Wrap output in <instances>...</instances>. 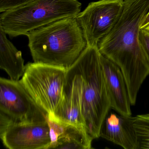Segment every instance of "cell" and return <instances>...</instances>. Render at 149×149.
I'll list each match as a JSON object with an SVG mask.
<instances>
[{
    "label": "cell",
    "mask_w": 149,
    "mask_h": 149,
    "mask_svg": "<svg viewBox=\"0 0 149 149\" xmlns=\"http://www.w3.org/2000/svg\"><path fill=\"white\" fill-rule=\"evenodd\" d=\"M149 11V0H124L120 18L97 45L100 53L122 71L132 105L149 74V63L139 40L140 26Z\"/></svg>",
    "instance_id": "6da1fadb"
},
{
    "label": "cell",
    "mask_w": 149,
    "mask_h": 149,
    "mask_svg": "<svg viewBox=\"0 0 149 149\" xmlns=\"http://www.w3.org/2000/svg\"><path fill=\"white\" fill-rule=\"evenodd\" d=\"M26 36L34 62L66 70L74 64L87 46L76 17L58 20Z\"/></svg>",
    "instance_id": "7a4b0ae2"
},
{
    "label": "cell",
    "mask_w": 149,
    "mask_h": 149,
    "mask_svg": "<svg viewBox=\"0 0 149 149\" xmlns=\"http://www.w3.org/2000/svg\"><path fill=\"white\" fill-rule=\"evenodd\" d=\"M97 46L87 45L74 62L79 75L82 115L88 133L100 137V128L111 109Z\"/></svg>",
    "instance_id": "3957f363"
},
{
    "label": "cell",
    "mask_w": 149,
    "mask_h": 149,
    "mask_svg": "<svg viewBox=\"0 0 149 149\" xmlns=\"http://www.w3.org/2000/svg\"><path fill=\"white\" fill-rule=\"evenodd\" d=\"M81 4L77 0H33L2 12L0 28L9 36L26 35L30 31L58 20L76 17Z\"/></svg>",
    "instance_id": "277c9868"
},
{
    "label": "cell",
    "mask_w": 149,
    "mask_h": 149,
    "mask_svg": "<svg viewBox=\"0 0 149 149\" xmlns=\"http://www.w3.org/2000/svg\"><path fill=\"white\" fill-rule=\"evenodd\" d=\"M67 70L48 64L29 63L20 81L39 106L47 114L56 116L63 99Z\"/></svg>",
    "instance_id": "5b68a950"
},
{
    "label": "cell",
    "mask_w": 149,
    "mask_h": 149,
    "mask_svg": "<svg viewBox=\"0 0 149 149\" xmlns=\"http://www.w3.org/2000/svg\"><path fill=\"white\" fill-rule=\"evenodd\" d=\"M47 122V113L35 102L20 80L0 78V126Z\"/></svg>",
    "instance_id": "8992f818"
},
{
    "label": "cell",
    "mask_w": 149,
    "mask_h": 149,
    "mask_svg": "<svg viewBox=\"0 0 149 149\" xmlns=\"http://www.w3.org/2000/svg\"><path fill=\"white\" fill-rule=\"evenodd\" d=\"M124 0H100L89 4L76 16L87 45L98 42L114 27L121 16Z\"/></svg>",
    "instance_id": "52a82bcc"
},
{
    "label": "cell",
    "mask_w": 149,
    "mask_h": 149,
    "mask_svg": "<svg viewBox=\"0 0 149 149\" xmlns=\"http://www.w3.org/2000/svg\"><path fill=\"white\" fill-rule=\"evenodd\" d=\"M0 137L10 149H49L51 144L47 122L0 126Z\"/></svg>",
    "instance_id": "ba28073f"
},
{
    "label": "cell",
    "mask_w": 149,
    "mask_h": 149,
    "mask_svg": "<svg viewBox=\"0 0 149 149\" xmlns=\"http://www.w3.org/2000/svg\"><path fill=\"white\" fill-rule=\"evenodd\" d=\"M81 109L79 76L76 67L74 63L67 70L63 99L56 116L66 123L86 129Z\"/></svg>",
    "instance_id": "9c48e42d"
},
{
    "label": "cell",
    "mask_w": 149,
    "mask_h": 149,
    "mask_svg": "<svg viewBox=\"0 0 149 149\" xmlns=\"http://www.w3.org/2000/svg\"><path fill=\"white\" fill-rule=\"evenodd\" d=\"M100 59L111 109L121 115L131 116V104L122 71L117 65L101 54Z\"/></svg>",
    "instance_id": "30bf717a"
},
{
    "label": "cell",
    "mask_w": 149,
    "mask_h": 149,
    "mask_svg": "<svg viewBox=\"0 0 149 149\" xmlns=\"http://www.w3.org/2000/svg\"><path fill=\"white\" fill-rule=\"evenodd\" d=\"M134 119L109 111L102 123L99 136L125 149H137Z\"/></svg>",
    "instance_id": "8fae6325"
},
{
    "label": "cell",
    "mask_w": 149,
    "mask_h": 149,
    "mask_svg": "<svg viewBox=\"0 0 149 149\" xmlns=\"http://www.w3.org/2000/svg\"><path fill=\"white\" fill-rule=\"evenodd\" d=\"M0 28V68L14 81H19L25 73L26 65L22 53L7 37Z\"/></svg>",
    "instance_id": "7c38bea8"
},
{
    "label": "cell",
    "mask_w": 149,
    "mask_h": 149,
    "mask_svg": "<svg viewBox=\"0 0 149 149\" xmlns=\"http://www.w3.org/2000/svg\"><path fill=\"white\" fill-rule=\"evenodd\" d=\"M93 139L85 128L68 124L52 149H92Z\"/></svg>",
    "instance_id": "4fadbf2b"
},
{
    "label": "cell",
    "mask_w": 149,
    "mask_h": 149,
    "mask_svg": "<svg viewBox=\"0 0 149 149\" xmlns=\"http://www.w3.org/2000/svg\"><path fill=\"white\" fill-rule=\"evenodd\" d=\"M133 126L136 136L137 149H149V114L134 117Z\"/></svg>",
    "instance_id": "5bb4252c"
},
{
    "label": "cell",
    "mask_w": 149,
    "mask_h": 149,
    "mask_svg": "<svg viewBox=\"0 0 149 149\" xmlns=\"http://www.w3.org/2000/svg\"><path fill=\"white\" fill-rule=\"evenodd\" d=\"M47 123L49 126L51 139V144L49 149H52L59 137L64 132L69 123L52 114H47Z\"/></svg>",
    "instance_id": "9a60e30c"
},
{
    "label": "cell",
    "mask_w": 149,
    "mask_h": 149,
    "mask_svg": "<svg viewBox=\"0 0 149 149\" xmlns=\"http://www.w3.org/2000/svg\"><path fill=\"white\" fill-rule=\"evenodd\" d=\"M33 0H0V12L24 6Z\"/></svg>",
    "instance_id": "2e32d148"
},
{
    "label": "cell",
    "mask_w": 149,
    "mask_h": 149,
    "mask_svg": "<svg viewBox=\"0 0 149 149\" xmlns=\"http://www.w3.org/2000/svg\"><path fill=\"white\" fill-rule=\"evenodd\" d=\"M139 40L142 49L149 63V33L144 29H140Z\"/></svg>",
    "instance_id": "e0dca14e"
},
{
    "label": "cell",
    "mask_w": 149,
    "mask_h": 149,
    "mask_svg": "<svg viewBox=\"0 0 149 149\" xmlns=\"http://www.w3.org/2000/svg\"><path fill=\"white\" fill-rule=\"evenodd\" d=\"M148 24H149V11L146 14L144 19L143 21V23H142V25L140 26V29L145 27Z\"/></svg>",
    "instance_id": "ac0fdd59"
},
{
    "label": "cell",
    "mask_w": 149,
    "mask_h": 149,
    "mask_svg": "<svg viewBox=\"0 0 149 149\" xmlns=\"http://www.w3.org/2000/svg\"><path fill=\"white\" fill-rule=\"evenodd\" d=\"M141 29H144V30H145V31H147V32H149V24H148V25H146L145 27Z\"/></svg>",
    "instance_id": "d6986e66"
}]
</instances>
